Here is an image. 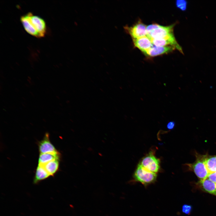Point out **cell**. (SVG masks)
Listing matches in <instances>:
<instances>
[{
  "mask_svg": "<svg viewBox=\"0 0 216 216\" xmlns=\"http://www.w3.org/2000/svg\"><path fill=\"white\" fill-rule=\"evenodd\" d=\"M31 12L22 16L20 20L26 31L31 35L37 38H40L39 34L34 27L31 20Z\"/></svg>",
  "mask_w": 216,
  "mask_h": 216,
  "instance_id": "10",
  "label": "cell"
},
{
  "mask_svg": "<svg viewBox=\"0 0 216 216\" xmlns=\"http://www.w3.org/2000/svg\"><path fill=\"white\" fill-rule=\"evenodd\" d=\"M59 160H55L43 166L50 176H53L57 172L59 166Z\"/></svg>",
  "mask_w": 216,
  "mask_h": 216,
  "instance_id": "15",
  "label": "cell"
},
{
  "mask_svg": "<svg viewBox=\"0 0 216 216\" xmlns=\"http://www.w3.org/2000/svg\"><path fill=\"white\" fill-rule=\"evenodd\" d=\"M175 126V123L174 121H170L167 124L166 127L168 129L171 130L174 129Z\"/></svg>",
  "mask_w": 216,
  "mask_h": 216,
  "instance_id": "21",
  "label": "cell"
},
{
  "mask_svg": "<svg viewBox=\"0 0 216 216\" xmlns=\"http://www.w3.org/2000/svg\"><path fill=\"white\" fill-rule=\"evenodd\" d=\"M207 178L211 181L216 183V172L209 173Z\"/></svg>",
  "mask_w": 216,
  "mask_h": 216,
  "instance_id": "20",
  "label": "cell"
},
{
  "mask_svg": "<svg viewBox=\"0 0 216 216\" xmlns=\"http://www.w3.org/2000/svg\"><path fill=\"white\" fill-rule=\"evenodd\" d=\"M160 25L157 24H153L150 25L146 27L147 35L153 30L157 28Z\"/></svg>",
  "mask_w": 216,
  "mask_h": 216,
  "instance_id": "18",
  "label": "cell"
},
{
  "mask_svg": "<svg viewBox=\"0 0 216 216\" xmlns=\"http://www.w3.org/2000/svg\"><path fill=\"white\" fill-rule=\"evenodd\" d=\"M188 2L184 0H177L176 2V5L177 8L181 10L184 11L187 8Z\"/></svg>",
  "mask_w": 216,
  "mask_h": 216,
  "instance_id": "17",
  "label": "cell"
},
{
  "mask_svg": "<svg viewBox=\"0 0 216 216\" xmlns=\"http://www.w3.org/2000/svg\"><path fill=\"white\" fill-rule=\"evenodd\" d=\"M206 155L196 153V159L194 162L186 164L188 170L193 172L200 180L207 178L209 173L206 164Z\"/></svg>",
  "mask_w": 216,
  "mask_h": 216,
  "instance_id": "1",
  "label": "cell"
},
{
  "mask_svg": "<svg viewBox=\"0 0 216 216\" xmlns=\"http://www.w3.org/2000/svg\"><path fill=\"white\" fill-rule=\"evenodd\" d=\"M133 176L135 181L146 185L154 182L156 179L157 175L156 173L148 170L139 163L134 172Z\"/></svg>",
  "mask_w": 216,
  "mask_h": 216,
  "instance_id": "2",
  "label": "cell"
},
{
  "mask_svg": "<svg viewBox=\"0 0 216 216\" xmlns=\"http://www.w3.org/2000/svg\"><path fill=\"white\" fill-rule=\"evenodd\" d=\"M60 154L50 153L40 154L38 164L44 166L47 163L56 159L59 160Z\"/></svg>",
  "mask_w": 216,
  "mask_h": 216,
  "instance_id": "13",
  "label": "cell"
},
{
  "mask_svg": "<svg viewBox=\"0 0 216 216\" xmlns=\"http://www.w3.org/2000/svg\"><path fill=\"white\" fill-rule=\"evenodd\" d=\"M160 161L152 152L144 156L139 163L144 168L148 170L156 173L159 171Z\"/></svg>",
  "mask_w": 216,
  "mask_h": 216,
  "instance_id": "3",
  "label": "cell"
},
{
  "mask_svg": "<svg viewBox=\"0 0 216 216\" xmlns=\"http://www.w3.org/2000/svg\"><path fill=\"white\" fill-rule=\"evenodd\" d=\"M30 17L31 21L36 29L38 32L40 38L43 37L46 32V26L45 21L41 17L33 15L31 13Z\"/></svg>",
  "mask_w": 216,
  "mask_h": 216,
  "instance_id": "9",
  "label": "cell"
},
{
  "mask_svg": "<svg viewBox=\"0 0 216 216\" xmlns=\"http://www.w3.org/2000/svg\"><path fill=\"white\" fill-rule=\"evenodd\" d=\"M38 148L40 154L59 153L50 141L48 133L46 134L43 139L39 142Z\"/></svg>",
  "mask_w": 216,
  "mask_h": 216,
  "instance_id": "7",
  "label": "cell"
},
{
  "mask_svg": "<svg viewBox=\"0 0 216 216\" xmlns=\"http://www.w3.org/2000/svg\"><path fill=\"white\" fill-rule=\"evenodd\" d=\"M205 162L209 173L216 172V155H209L207 154Z\"/></svg>",
  "mask_w": 216,
  "mask_h": 216,
  "instance_id": "16",
  "label": "cell"
},
{
  "mask_svg": "<svg viewBox=\"0 0 216 216\" xmlns=\"http://www.w3.org/2000/svg\"><path fill=\"white\" fill-rule=\"evenodd\" d=\"M175 25L173 24L167 26L159 25L158 27L147 34V36L152 40L163 38L173 35Z\"/></svg>",
  "mask_w": 216,
  "mask_h": 216,
  "instance_id": "4",
  "label": "cell"
},
{
  "mask_svg": "<svg viewBox=\"0 0 216 216\" xmlns=\"http://www.w3.org/2000/svg\"><path fill=\"white\" fill-rule=\"evenodd\" d=\"M199 184L205 191L216 196V183L206 178L200 180Z\"/></svg>",
  "mask_w": 216,
  "mask_h": 216,
  "instance_id": "12",
  "label": "cell"
},
{
  "mask_svg": "<svg viewBox=\"0 0 216 216\" xmlns=\"http://www.w3.org/2000/svg\"><path fill=\"white\" fill-rule=\"evenodd\" d=\"M191 206L190 205L185 204L182 207V211L186 214H189L191 210Z\"/></svg>",
  "mask_w": 216,
  "mask_h": 216,
  "instance_id": "19",
  "label": "cell"
},
{
  "mask_svg": "<svg viewBox=\"0 0 216 216\" xmlns=\"http://www.w3.org/2000/svg\"><path fill=\"white\" fill-rule=\"evenodd\" d=\"M175 49L174 47L171 46H157L153 45L144 53L147 56L154 57L170 52Z\"/></svg>",
  "mask_w": 216,
  "mask_h": 216,
  "instance_id": "8",
  "label": "cell"
},
{
  "mask_svg": "<svg viewBox=\"0 0 216 216\" xmlns=\"http://www.w3.org/2000/svg\"><path fill=\"white\" fill-rule=\"evenodd\" d=\"M146 27L142 22L138 21L133 26L125 27V28L132 38H137L147 36Z\"/></svg>",
  "mask_w": 216,
  "mask_h": 216,
  "instance_id": "5",
  "label": "cell"
},
{
  "mask_svg": "<svg viewBox=\"0 0 216 216\" xmlns=\"http://www.w3.org/2000/svg\"><path fill=\"white\" fill-rule=\"evenodd\" d=\"M132 39L134 46L143 53L153 46L152 40L147 36Z\"/></svg>",
  "mask_w": 216,
  "mask_h": 216,
  "instance_id": "11",
  "label": "cell"
},
{
  "mask_svg": "<svg viewBox=\"0 0 216 216\" xmlns=\"http://www.w3.org/2000/svg\"><path fill=\"white\" fill-rule=\"evenodd\" d=\"M153 44L157 46H171L183 54L182 48L177 42L174 34L161 39H152Z\"/></svg>",
  "mask_w": 216,
  "mask_h": 216,
  "instance_id": "6",
  "label": "cell"
},
{
  "mask_svg": "<svg viewBox=\"0 0 216 216\" xmlns=\"http://www.w3.org/2000/svg\"><path fill=\"white\" fill-rule=\"evenodd\" d=\"M50 176L44 166L42 165L38 164L36 170L33 182L34 184H37L47 178Z\"/></svg>",
  "mask_w": 216,
  "mask_h": 216,
  "instance_id": "14",
  "label": "cell"
}]
</instances>
